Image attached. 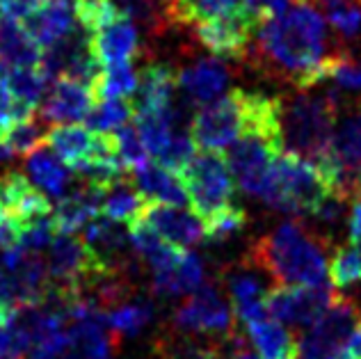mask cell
<instances>
[{"label": "cell", "instance_id": "obj_1", "mask_svg": "<svg viewBox=\"0 0 361 359\" xmlns=\"http://www.w3.org/2000/svg\"><path fill=\"white\" fill-rule=\"evenodd\" d=\"M254 62L300 90L329 80L331 64L341 51H329L325 18L309 3L293 5L286 14L268 21L259 32Z\"/></svg>", "mask_w": 361, "mask_h": 359}, {"label": "cell", "instance_id": "obj_2", "mask_svg": "<svg viewBox=\"0 0 361 359\" xmlns=\"http://www.w3.org/2000/svg\"><path fill=\"white\" fill-rule=\"evenodd\" d=\"M329 241L300 222H283L252 243L247 261L277 286H316L327 281Z\"/></svg>", "mask_w": 361, "mask_h": 359}, {"label": "cell", "instance_id": "obj_3", "mask_svg": "<svg viewBox=\"0 0 361 359\" xmlns=\"http://www.w3.org/2000/svg\"><path fill=\"white\" fill-rule=\"evenodd\" d=\"M281 101L261 92L231 90L197 112L190 126L195 147L204 151L229 149L247 130L281 135Z\"/></svg>", "mask_w": 361, "mask_h": 359}, {"label": "cell", "instance_id": "obj_4", "mask_svg": "<svg viewBox=\"0 0 361 359\" xmlns=\"http://www.w3.org/2000/svg\"><path fill=\"white\" fill-rule=\"evenodd\" d=\"M338 94L329 90L325 97L300 94L281 101V140L283 151H290L318 165L327 156L329 140L338 119Z\"/></svg>", "mask_w": 361, "mask_h": 359}, {"label": "cell", "instance_id": "obj_5", "mask_svg": "<svg viewBox=\"0 0 361 359\" xmlns=\"http://www.w3.org/2000/svg\"><path fill=\"white\" fill-rule=\"evenodd\" d=\"M331 185L320 169L290 151H281L270 167L261 200L283 213L313 215L318 206L331 195Z\"/></svg>", "mask_w": 361, "mask_h": 359}, {"label": "cell", "instance_id": "obj_6", "mask_svg": "<svg viewBox=\"0 0 361 359\" xmlns=\"http://www.w3.org/2000/svg\"><path fill=\"white\" fill-rule=\"evenodd\" d=\"M178 181L202 222L235 204L233 174L220 151L195 154V158L178 172Z\"/></svg>", "mask_w": 361, "mask_h": 359}, {"label": "cell", "instance_id": "obj_7", "mask_svg": "<svg viewBox=\"0 0 361 359\" xmlns=\"http://www.w3.org/2000/svg\"><path fill=\"white\" fill-rule=\"evenodd\" d=\"M281 151V135L265 133V130H247L229 147V154L224 158L243 190L252 197H261L270 167Z\"/></svg>", "mask_w": 361, "mask_h": 359}, {"label": "cell", "instance_id": "obj_8", "mask_svg": "<svg viewBox=\"0 0 361 359\" xmlns=\"http://www.w3.org/2000/svg\"><path fill=\"white\" fill-rule=\"evenodd\" d=\"M359 307L350 298L336 296L316 323L298 336V359L336 357L350 334L359 327Z\"/></svg>", "mask_w": 361, "mask_h": 359}, {"label": "cell", "instance_id": "obj_9", "mask_svg": "<svg viewBox=\"0 0 361 359\" xmlns=\"http://www.w3.org/2000/svg\"><path fill=\"white\" fill-rule=\"evenodd\" d=\"M172 329L183 334H206L215 339L229 334L233 329V316L229 302L217 284L204 281L197 291H192V296L176 307L172 316Z\"/></svg>", "mask_w": 361, "mask_h": 359}, {"label": "cell", "instance_id": "obj_10", "mask_svg": "<svg viewBox=\"0 0 361 359\" xmlns=\"http://www.w3.org/2000/svg\"><path fill=\"white\" fill-rule=\"evenodd\" d=\"M336 296L329 279L316 286H274L265 296V309L279 323L311 327Z\"/></svg>", "mask_w": 361, "mask_h": 359}, {"label": "cell", "instance_id": "obj_11", "mask_svg": "<svg viewBox=\"0 0 361 359\" xmlns=\"http://www.w3.org/2000/svg\"><path fill=\"white\" fill-rule=\"evenodd\" d=\"M259 30H261L259 23L247 12H240L226 18L199 23L195 25L192 32L197 37V42L211 53L226 60H240L250 55L252 37Z\"/></svg>", "mask_w": 361, "mask_h": 359}, {"label": "cell", "instance_id": "obj_12", "mask_svg": "<svg viewBox=\"0 0 361 359\" xmlns=\"http://www.w3.org/2000/svg\"><path fill=\"white\" fill-rule=\"evenodd\" d=\"M0 266L12 284L16 307L42 305L46 288H49V270H46V261L39 257V252L12 248L3 252Z\"/></svg>", "mask_w": 361, "mask_h": 359}, {"label": "cell", "instance_id": "obj_13", "mask_svg": "<svg viewBox=\"0 0 361 359\" xmlns=\"http://www.w3.org/2000/svg\"><path fill=\"white\" fill-rule=\"evenodd\" d=\"M140 217L160 236V238L169 245H174V248L185 250L190 245H197L204 241L202 217L192 215L190 211H183L180 206L147 202Z\"/></svg>", "mask_w": 361, "mask_h": 359}, {"label": "cell", "instance_id": "obj_14", "mask_svg": "<svg viewBox=\"0 0 361 359\" xmlns=\"http://www.w3.org/2000/svg\"><path fill=\"white\" fill-rule=\"evenodd\" d=\"M106 190L108 188L94 183L90 178H82L78 188H73L71 193L62 197L58 209L51 215L55 233H75L87 222H92L94 217H99Z\"/></svg>", "mask_w": 361, "mask_h": 359}, {"label": "cell", "instance_id": "obj_15", "mask_svg": "<svg viewBox=\"0 0 361 359\" xmlns=\"http://www.w3.org/2000/svg\"><path fill=\"white\" fill-rule=\"evenodd\" d=\"M90 37H92V51L97 55L101 67L126 64L137 53V44H140L137 28L133 23V18L123 12Z\"/></svg>", "mask_w": 361, "mask_h": 359}, {"label": "cell", "instance_id": "obj_16", "mask_svg": "<svg viewBox=\"0 0 361 359\" xmlns=\"http://www.w3.org/2000/svg\"><path fill=\"white\" fill-rule=\"evenodd\" d=\"M97 106V97L90 85L58 78L53 87L46 92L42 103V119L49 121H80Z\"/></svg>", "mask_w": 361, "mask_h": 359}, {"label": "cell", "instance_id": "obj_17", "mask_svg": "<svg viewBox=\"0 0 361 359\" xmlns=\"http://www.w3.org/2000/svg\"><path fill=\"white\" fill-rule=\"evenodd\" d=\"M0 204L5 215L18 220L21 226L35 217L51 215L49 200L21 172H7L0 176Z\"/></svg>", "mask_w": 361, "mask_h": 359}, {"label": "cell", "instance_id": "obj_18", "mask_svg": "<svg viewBox=\"0 0 361 359\" xmlns=\"http://www.w3.org/2000/svg\"><path fill=\"white\" fill-rule=\"evenodd\" d=\"M178 85V73L172 64L151 62L137 73V90L130 97L133 110H163L174 103V92Z\"/></svg>", "mask_w": 361, "mask_h": 359}, {"label": "cell", "instance_id": "obj_19", "mask_svg": "<svg viewBox=\"0 0 361 359\" xmlns=\"http://www.w3.org/2000/svg\"><path fill=\"white\" fill-rule=\"evenodd\" d=\"M97 140H99V133H94L87 126L58 124L49 128L44 145L49 147L66 167H71L73 172H80L94 156Z\"/></svg>", "mask_w": 361, "mask_h": 359}, {"label": "cell", "instance_id": "obj_20", "mask_svg": "<svg viewBox=\"0 0 361 359\" xmlns=\"http://www.w3.org/2000/svg\"><path fill=\"white\" fill-rule=\"evenodd\" d=\"M73 18L71 0H46L25 18L23 28L42 49H49L73 30Z\"/></svg>", "mask_w": 361, "mask_h": 359}, {"label": "cell", "instance_id": "obj_21", "mask_svg": "<svg viewBox=\"0 0 361 359\" xmlns=\"http://www.w3.org/2000/svg\"><path fill=\"white\" fill-rule=\"evenodd\" d=\"M229 85V69L222 60L204 58L178 73V87L192 103H211Z\"/></svg>", "mask_w": 361, "mask_h": 359}, {"label": "cell", "instance_id": "obj_22", "mask_svg": "<svg viewBox=\"0 0 361 359\" xmlns=\"http://www.w3.org/2000/svg\"><path fill=\"white\" fill-rule=\"evenodd\" d=\"M204 284V263L192 252H180L178 259L165 270L154 272L151 291L160 298H174L192 293Z\"/></svg>", "mask_w": 361, "mask_h": 359}, {"label": "cell", "instance_id": "obj_23", "mask_svg": "<svg viewBox=\"0 0 361 359\" xmlns=\"http://www.w3.org/2000/svg\"><path fill=\"white\" fill-rule=\"evenodd\" d=\"M224 279L231 293L235 316H238V320L245 327L268 316V309H265V296H268V291H265L259 277L252 275L250 270H233L226 272Z\"/></svg>", "mask_w": 361, "mask_h": 359}, {"label": "cell", "instance_id": "obj_24", "mask_svg": "<svg viewBox=\"0 0 361 359\" xmlns=\"http://www.w3.org/2000/svg\"><path fill=\"white\" fill-rule=\"evenodd\" d=\"M133 181H135V188L147 202L172 204V206L188 204V195L178 181V176L174 172H169V169L160 167L156 160L154 163L147 160L142 167L133 169Z\"/></svg>", "mask_w": 361, "mask_h": 359}, {"label": "cell", "instance_id": "obj_25", "mask_svg": "<svg viewBox=\"0 0 361 359\" xmlns=\"http://www.w3.org/2000/svg\"><path fill=\"white\" fill-rule=\"evenodd\" d=\"M247 12L243 0H169V25H199Z\"/></svg>", "mask_w": 361, "mask_h": 359}, {"label": "cell", "instance_id": "obj_26", "mask_svg": "<svg viewBox=\"0 0 361 359\" xmlns=\"http://www.w3.org/2000/svg\"><path fill=\"white\" fill-rule=\"evenodd\" d=\"M42 51L23 25L0 16V62L5 67H37Z\"/></svg>", "mask_w": 361, "mask_h": 359}, {"label": "cell", "instance_id": "obj_27", "mask_svg": "<svg viewBox=\"0 0 361 359\" xmlns=\"http://www.w3.org/2000/svg\"><path fill=\"white\" fill-rule=\"evenodd\" d=\"M247 332L261 359H298V339L279 320H256L247 325Z\"/></svg>", "mask_w": 361, "mask_h": 359}, {"label": "cell", "instance_id": "obj_28", "mask_svg": "<svg viewBox=\"0 0 361 359\" xmlns=\"http://www.w3.org/2000/svg\"><path fill=\"white\" fill-rule=\"evenodd\" d=\"M154 302L147 300V298H140V296H133L121 305L112 307L106 311V320L110 329L115 332L119 339H126V336H137L140 332L151 325L154 320Z\"/></svg>", "mask_w": 361, "mask_h": 359}, {"label": "cell", "instance_id": "obj_29", "mask_svg": "<svg viewBox=\"0 0 361 359\" xmlns=\"http://www.w3.org/2000/svg\"><path fill=\"white\" fill-rule=\"evenodd\" d=\"M156 359H224L217 341H199L195 334H183L169 327L154 343Z\"/></svg>", "mask_w": 361, "mask_h": 359}, {"label": "cell", "instance_id": "obj_30", "mask_svg": "<svg viewBox=\"0 0 361 359\" xmlns=\"http://www.w3.org/2000/svg\"><path fill=\"white\" fill-rule=\"evenodd\" d=\"M27 172H30L32 181L44 188L46 193L53 197H64L66 188L71 183V176L66 172V165L60 158L53 156V151L44 149H35L30 156H27Z\"/></svg>", "mask_w": 361, "mask_h": 359}, {"label": "cell", "instance_id": "obj_31", "mask_svg": "<svg viewBox=\"0 0 361 359\" xmlns=\"http://www.w3.org/2000/svg\"><path fill=\"white\" fill-rule=\"evenodd\" d=\"M147 200L140 195L135 185H130L126 181V176L119 178V181L112 183L106 195H103V204H101V215L110 217L119 224H130L133 220H137L145 211Z\"/></svg>", "mask_w": 361, "mask_h": 359}, {"label": "cell", "instance_id": "obj_32", "mask_svg": "<svg viewBox=\"0 0 361 359\" xmlns=\"http://www.w3.org/2000/svg\"><path fill=\"white\" fill-rule=\"evenodd\" d=\"M3 80L9 92L27 108H37L46 97V85L49 78L42 73L39 67H5Z\"/></svg>", "mask_w": 361, "mask_h": 359}, {"label": "cell", "instance_id": "obj_33", "mask_svg": "<svg viewBox=\"0 0 361 359\" xmlns=\"http://www.w3.org/2000/svg\"><path fill=\"white\" fill-rule=\"evenodd\" d=\"M327 277L334 288H350L361 284V250L359 245H338L327 263Z\"/></svg>", "mask_w": 361, "mask_h": 359}, {"label": "cell", "instance_id": "obj_34", "mask_svg": "<svg viewBox=\"0 0 361 359\" xmlns=\"http://www.w3.org/2000/svg\"><path fill=\"white\" fill-rule=\"evenodd\" d=\"M135 115L133 110L130 99H106L99 101L94 106L87 117H85V124L94 133H115L117 128H121L126 121Z\"/></svg>", "mask_w": 361, "mask_h": 359}, {"label": "cell", "instance_id": "obj_35", "mask_svg": "<svg viewBox=\"0 0 361 359\" xmlns=\"http://www.w3.org/2000/svg\"><path fill=\"white\" fill-rule=\"evenodd\" d=\"M137 90V73L133 71V64H117L101 71L97 85H94V97L99 101L106 99H130Z\"/></svg>", "mask_w": 361, "mask_h": 359}, {"label": "cell", "instance_id": "obj_36", "mask_svg": "<svg viewBox=\"0 0 361 359\" xmlns=\"http://www.w3.org/2000/svg\"><path fill=\"white\" fill-rule=\"evenodd\" d=\"M331 28L343 35L345 39H353L361 32V5L359 0H313Z\"/></svg>", "mask_w": 361, "mask_h": 359}, {"label": "cell", "instance_id": "obj_37", "mask_svg": "<svg viewBox=\"0 0 361 359\" xmlns=\"http://www.w3.org/2000/svg\"><path fill=\"white\" fill-rule=\"evenodd\" d=\"M49 130L44 128L42 121H35L32 117L25 121H18L12 128H7L0 140L12 151V156H30L35 149H39L46 140Z\"/></svg>", "mask_w": 361, "mask_h": 359}, {"label": "cell", "instance_id": "obj_38", "mask_svg": "<svg viewBox=\"0 0 361 359\" xmlns=\"http://www.w3.org/2000/svg\"><path fill=\"white\" fill-rule=\"evenodd\" d=\"M247 224V213L240 204H233L229 209L220 211L217 215L204 220V241L211 245H220L224 241H229L231 236L245 229Z\"/></svg>", "mask_w": 361, "mask_h": 359}, {"label": "cell", "instance_id": "obj_39", "mask_svg": "<svg viewBox=\"0 0 361 359\" xmlns=\"http://www.w3.org/2000/svg\"><path fill=\"white\" fill-rule=\"evenodd\" d=\"M115 142H117V149H119V158L123 167H126V172L130 169H137L142 167L149 160V151L145 147L140 138V130L135 124H123L121 128H117L115 133Z\"/></svg>", "mask_w": 361, "mask_h": 359}, {"label": "cell", "instance_id": "obj_40", "mask_svg": "<svg viewBox=\"0 0 361 359\" xmlns=\"http://www.w3.org/2000/svg\"><path fill=\"white\" fill-rule=\"evenodd\" d=\"M195 154H197V147L192 142V138H190L185 130L178 128V130H174V135L169 138L167 147L156 156V163L178 176L180 169L195 158Z\"/></svg>", "mask_w": 361, "mask_h": 359}, {"label": "cell", "instance_id": "obj_41", "mask_svg": "<svg viewBox=\"0 0 361 359\" xmlns=\"http://www.w3.org/2000/svg\"><path fill=\"white\" fill-rule=\"evenodd\" d=\"M53 238H55V229H53L51 215H42L21 226L18 248H23L27 252H42L44 248H49Z\"/></svg>", "mask_w": 361, "mask_h": 359}, {"label": "cell", "instance_id": "obj_42", "mask_svg": "<svg viewBox=\"0 0 361 359\" xmlns=\"http://www.w3.org/2000/svg\"><path fill=\"white\" fill-rule=\"evenodd\" d=\"M329 80L336 83V87L343 90H361V64L355 62L348 53L341 51L331 64Z\"/></svg>", "mask_w": 361, "mask_h": 359}, {"label": "cell", "instance_id": "obj_43", "mask_svg": "<svg viewBox=\"0 0 361 359\" xmlns=\"http://www.w3.org/2000/svg\"><path fill=\"white\" fill-rule=\"evenodd\" d=\"M42 3L39 0H3L0 3V16L9 18V21L23 23Z\"/></svg>", "mask_w": 361, "mask_h": 359}, {"label": "cell", "instance_id": "obj_44", "mask_svg": "<svg viewBox=\"0 0 361 359\" xmlns=\"http://www.w3.org/2000/svg\"><path fill=\"white\" fill-rule=\"evenodd\" d=\"M18 241H21V222L5 215L0 220V250L7 252L12 248H18Z\"/></svg>", "mask_w": 361, "mask_h": 359}, {"label": "cell", "instance_id": "obj_45", "mask_svg": "<svg viewBox=\"0 0 361 359\" xmlns=\"http://www.w3.org/2000/svg\"><path fill=\"white\" fill-rule=\"evenodd\" d=\"M16 307L14 296H12V284H9V277L5 275V270L0 268V323L12 314Z\"/></svg>", "mask_w": 361, "mask_h": 359}, {"label": "cell", "instance_id": "obj_46", "mask_svg": "<svg viewBox=\"0 0 361 359\" xmlns=\"http://www.w3.org/2000/svg\"><path fill=\"white\" fill-rule=\"evenodd\" d=\"M348 243L359 245L361 243V197H355L353 209L348 217Z\"/></svg>", "mask_w": 361, "mask_h": 359}, {"label": "cell", "instance_id": "obj_47", "mask_svg": "<svg viewBox=\"0 0 361 359\" xmlns=\"http://www.w3.org/2000/svg\"><path fill=\"white\" fill-rule=\"evenodd\" d=\"M226 359H261V357H259V355H254V353L250 351V343H247V346L238 348V351H235L233 355H229Z\"/></svg>", "mask_w": 361, "mask_h": 359}, {"label": "cell", "instance_id": "obj_48", "mask_svg": "<svg viewBox=\"0 0 361 359\" xmlns=\"http://www.w3.org/2000/svg\"><path fill=\"white\" fill-rule=\"evenodd\" d=\"M9 158H12V151H9L3 140H0V163H5V160H9Z\"/></svg>", "mask_w": 361, "mask_h": 359}, {"label": "cell", "instance_id": "obj_49", "mask_svg": "<svg viewBox=\"0 0 361 359\" xmlns=\"http://www.w3.org/2000/svg\"><path fill=\"white\" fill-rule=\"evenodd\" d=\"M5 217V209H3V204H0V220Z\"/></svg>", "mask_w": 361, "mask_h": 359}, {"label": "cell", "instance_id": "obj_50", "mask_svg": "<svg viewBox=\"0 0 361 359\" xmlns=\"http://www.w3.org/2000/svg\"><path fill=\"white\" fill-rule=\"evenodd\" d=\"M359 323H361V309H359Z\"/></svg>", "mask_w": 361, "mask_h": 359}, {"label": "cell", "instance_id": "obj_51", "mask_svg": "<svg viewBox=\"0 0 361 359\" xmlns=\"http://www.w3.org/2000/svg\"><path fill=\"white\" fill-rule=\"evenodd\" d=\"M0 359H14V357H0Z\"/></svg>", "mask_w": 361, "mask_h": 359}, {"label": "cell", "instance_id": "obj_52", "mask_svg": "<svg viewBox=\"0 0 361 359\" xmlns=\"http://www.w3.org/2000/svg\"><path fill=\"white\" fill-rule=\"evenodd\" d=\"M329 359H334V357H329Z\"/></svg>", "mask_w": 361, "mask_h": 359}, {"label": "cell", "instance_id": "obj_53", "mask_svg": "<svg viewBox=\"0 0 361 359\" xmlns=\"http://www.w3.org/2000/svg\"><path fill=\"white\" fill-rule=\"evenodd\" d=\"M0 3H3V0H0Z\"/></svg>", "mask_w": 361, "mask_h": 359}, {"label": "cell", "instance_id": "obj_54", "mask_svg": "<svg viewBox=\"0 0 361 359\" xmlns=\"http://www.w3.org/2000/svg\"><path fill=\"white\" fill-rule=\"evenodd\" d=\"M0 69H3V67H0Z\"/></svg>", "mask_w": 361, "mask_h": 359}]
</instances>
